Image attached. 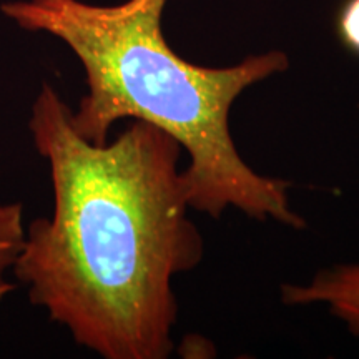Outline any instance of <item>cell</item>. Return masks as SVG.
I'll return each mask as SVG.
<instances>
[{"label":"cell","instance_id":"6da1fadb","mask_svg":"<svg viewBox=\"0 0 359 359\" xmlns=\"http://www.w3.org/2000/svg\"><path fill=\"white\" fill-rule=\"evenodd\" d=\"M70 115L43 83L27 127L48 165L53 210L25 226L12 273L79 346L103 359H167L178 318L173 278L205 251L188 218L183 147L142 120L95 145Z\"/></svg>","mask_w":359,"mask_h":359},{"label":"cell","instance_id":"7a4b0ae2","mask_svg":"<svg viewBox=\"0 0 359 359\" xmlns=\"http://www.w3.org/2000/svg\"><path fill=\"white\" fill-rule=\"evenodd\" d=\"M168 0L90 6L80 0H17L0 11L29 32L50 34L83 65L87 93L72 110L85 140L103 145L120 120H142L172 135L190 163V208L218 219L226 208L258 222L303 230L290 206V182L255 172L236 150L230 111L251 85L290 67L283 52L251 55L223 69L195 65L172 50L161 30Z\"/></svg>","mask_w":359,"mask_h":359},{"label":"cell","instance_id":"3957f363","mask_svg":"<svg viewBox=\"0 0 359 359\" xmlns=\"http://www.w3.org/2000/svg\"><path fill=\"white\" fill-rule=\"evenodd\" d=\"M281 302L290 306L326 304L330 313L359 336V263L318 271L306 285H281Z\"/></svg>","mask_w":359,"mask_h":359},{"label":"cell","instance_id":"277c9868","mask_svg":"<svg viewBox=\"0 0 359 359\" xmlns=\"http://www.w3.org/2000/svg\"><path fill=\"white\" fill-rule=\"evenodd\" d=\"M24 206L20 201L0 203V304L17 285L8 278L19 257L25 238Z\"/></svg>","mask_w":359,"mask_h":359},{"label":"cell","instance_id":"5b68a950","mask_svg":"<svg viewBox=\"0 0 359 359\" xmlns=\"http://www.w3.org/2000/svg\"><path fill=\"white\" fill-rule=\"evenodd\" d=\"M336 34L339 42L359 57V0H344L336 13Z\"/></svg>","mask_w":359,"mask_h":359}]
</instances>
